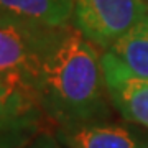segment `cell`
I'll list each match as a JSON object with an SVG mask.
<instances>
[{
    "instance_id": "1",
    "label": "cell",
    "mask_w": 148,
    "mask_h": 148,
    "mask_svg": "<svg viewBox=\"0 0 148 148\" xmlns=\"http://www.w3.org/2000/svg\"><path fill=\"white\" fill-rule=\"evenodd\" d=\"M99 48L73 25L64 27L48 51L33 95L46 119L58 128L109 120L110 99Z\"/></svg>"
},
{
    "instance_id": "2",
    "label": "cell",
    "mask_w": 148,
    "mask_h": 148,
    "mask_svg": "<svg viewBox=\"0 0 148 148\" xmlns=\"http://www.w3.org/2000/svg\"><path fill=\"white\" fill-rule=\"evenodd\" d=\"M63 28L0 16V79L33 94L43 61Z\"/></svg>"
},
{
    "instance_id": "3",
    "label": "cell",
    "mask_w": 148,
    "mask_h": 148,
    "mask_svg": "<svg viewBox=\"0 0 148 148\" xmlns=\"http://www.w3.org/2000/svg\"><path fill=\"white\" fill-rule=\"evenodd\" d=\"M147 18L145 0H74L73 27L102 51Z\"/></svg>"
},
{
    "instance_id": "4",
    "label": "cell",
    "mask_w": 148,
    "mask_h": 148,
    "mask_svg": "<svg viewBox=\"0 0 148 148\" xmlns=\"http://www.w3.org/2000/svg\"><path fill=\"white\" fill-rule=\"evenodd\" d=\"M46 115L28 90L0 79V148H25L41 135Z\"/></svg>"
},
{
    "instance_id": "5",
    "label": "cell",
    "mask_w": 148,
    "mask_h": 148,
    "mask_svg": "<svg viewBox=\"0 0 148 148\" xmlns=\"http://www.w3.org/2000/svg\"><path fill=\"white\" fill-rule=\"evenodd\" d=\"M101 66L112 106L125 120L148 128V79L130 73L110 51H102Z\"/></svg>"
},
{
    "instance_id": "6",
    "label": "cell",
    "mask_w": 148,
    "mask_h": 148,
    "mask_svg": "<svg viewBox=\"0 0 148 148\" xmlns=\"http://www.w3.org/2000/svg\"><path fill=\"white\" fill-rule=\"evenodd\" d=\"M56 138L66 148H148V142L137 132L109 120L58 128Z\"/></svg>"
},
{
    "instance_id": "7",
    "label": "cell",
    "mask_w": 148,
    "mask_h": 148,
    "mask_svg": "<svg viewBox=\"0 0 148 148\" xmlns=\"http://www.w3.org/2000/svg\"><path fill=\"white\" fill-rule=\"evenodd\" d=\"M74 0H0V16L59 28L73 21Z\"/></svg>"
},
{
    "instance_id": "8",
    "label": "cell",
    "mask_w": 148,
    "mask_h": 148,
    "mask_svg": "<svg viewBox=\"0 0 148 148\" xmlns=\"http://www.w3.org/2000/svg\"><path fill=\"white\" fill-rule=\"evenodd\" d=\"M106 51H110L130 73L148 79V18L133 27Z\"/></svg>"
},
{
    "instance_id": "9",
    "label": "cell",
    "mask_w": 148,
    "mask_h": 148,
    "mask_svg": "<svg viewBox=\"0 0 148 148\" xmlns=\"http://www.w3.org/2000/svg\"><path fill=\"white\" fill-rule=\"evenodd\" d=\"M25 148H61V143L56 137H51L48 133H41L36 140H33L28 147Z\"/></svg>"
},
{
    "instance_id": "10",
    "label": "cell",
    "mask_w": 148,
    "mask_h": 148,
    "mask_svg": "<svg viewBox=\"0 0 148 148\" xmlns=\"http://www.w3.org/2000/svg\"><path fill=\"white\" fill-rule=\"evenodd\" d=\"M145 2H147V5H148V0H145Z\"/></svg>"
}]
</instances>
